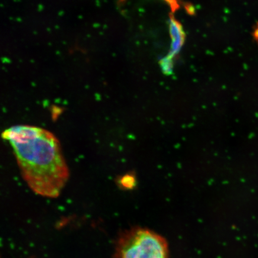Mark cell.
<instances>
[{"label":"cell","instance_id":"cell-1","mask_svg":"<svg viewBox=\"0 0 258 258\" xmlns=\"http://www.w3.org/2000/svg\"><path fill=\"white\" fill-rule=\"evenodd\" d=\"M11 144L22 177L37 195L59 196L69 179V167L55 135L46 129L17 125L3 132Z\"/></svg>","mask_w":258,"mask_h":258},{"label":"cell","instance_id":"cell-2","mask_svg":"<svg viewBox=\"0 0 258 258\" xmlns=\"http://www.w3.org/2000/svg\"><path fill=\"white\" fill-rule=\"evenodd\" d=\"M165 238L147 228H135L122 234L116 244L115 258H169Z\"/></svg>","mask_w":258,"mask_h":258},{"label":"cell","instance_id":"cell-3","mask_svg":"<svg viewBox=\"0 0 258 258\" xmlns=\"http://www.w3.org/2000/svg\"><path fill=\"white\" fill-rule=\"evenodd\" d=\"M169 27L171 38L170 48L169 54L160 61L163 72L166 74L172 73L174 59L179 53L185 40V33L181 24L172 15H170Z\"/></svg>","mask_w":258,"mask_h":258},{"label":"cell","instance_id":"cell-4","mask_svg":"<svg viewBox=\"0 0 258 258\" xmlns=\"http://www.w3.org/2000/svg\"><path fill=\"white\" fill-rule=\"evenodd\" d=\"M120 183L124 188L131 189L135 186V177L131 175H125L120 179Z\"/></svg>","mask_w":258,"mask_h":258},{"label":"cell","instance_id":"cell-5","mask_svg":"<svg viewBox=\"0 0 258 258\" xmlns=\"http://www.w3.org/2000/svg\"><path fill=\"white\" fill-rule=\"evenodd\" d=\"M163 1L169 6L172 12H175L180 7L179 0H163Z\"/></svg>","mask_w":258,"mask_h":258}]
</instances>
